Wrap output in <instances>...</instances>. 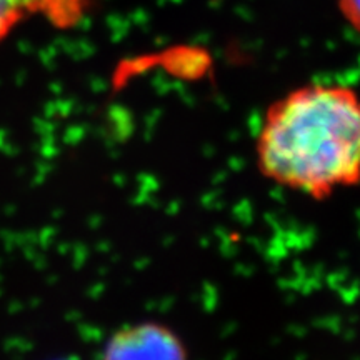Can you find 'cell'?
Wrapping results in <instances>:
<instances>
[{
    "label": "cell",
    "mask_w": 360,
    "mask_h": 360,
    "mask_svg": "<svg viewBox=\"0 0 360 360\" xmlns=\"http://www.w3.org/2000/svg\"><path fill=\"white\" fill-rule=\"evenodd\" d=\"M260 174L323 200L360 174V107L354 89L310 84L269 105L255 139Z\"/></svg>",
    "instance_id": "6da1fadb"
},
{
    "label": "cell",
    "mask_w": 360,
    "mask_h": 360,
    "mask_svg": "<svg viewBox=\"0 0 360 360\" xmlns=\"http://www.w3.org/2000/svg\"><path fill=\"white\" fill-rule=\"evenodd\" d=\"M340 11L354 29H359V0H339Z\"/></svg>",
    "instance_id": "5b68a950"
},
{
    "label": "cell",
    "mask_w": 360,
    "mask_h": 360,
    "mask_svg": "<svg viewBox=\"0 0 360 360\" xmlns=\"http://www.w3.org/2000/svg\"><path fill=\"white\" fill-rule=\"evenodd\" d=\"M102 360H188L182 339L160 322L125 326L105 342Z\"/></svg>",
    "instance_id": "7a4b0ae2"
},
{
    "label": "cell",
    "mask_w": 360,
    "mask_h": 360,
    "mask_svg": "<svg viewBox=\"0 0 360 360\" xmlns=\"http://www.w3.org/2000/svg\"><path fill=\"white\" fill-rule=\"evenodd\" d=\"M25 15L24 0H0V42Z\"/></svg>",
    "instance_id": "277c9868"
},
{
    "label": "cell",
    "mask_w": 360,
    "mask_h": 360,
    "mask_svg": "<svg viewBox=\"0 0 360 360\" xmlns=\"http://www.w3.org/2000/svg\"><path fill=\"white\" fill-rule=\"evenodd\" d=\"M90 4L92 0H24L27 13H39L60 29L77 24Z\"/></svg>",
    "instance_id": "3957f363"
}]
</instances>
